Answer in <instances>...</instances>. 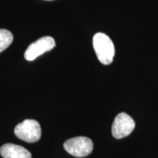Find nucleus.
Wrapping results in <instances>:
<instances>
[{
  "mask_svg": "<svg viewBox=\"0 0 158 158\" xmlns=\"http://www.w3.org/2000/svg\"><path fill=\"white\" fill-rule=\"evenodd\" d=\"M93 47L97 57L103 64H110L115 55V48L107 35L98 32L93 37Z\"/></svg>",
  "mask_w": 158,
  "mask_h": 158,
  "instance_id": "1",
  "label": "nucleus"
},
{
  "mask_svg": "<svg viewBox=\"0 0 158 158\" xmlns=\"http://www.w3.org/2000/svg\"><path fill=\"white\" fill-rule=\"evenodd\" d=\"M14 133L19 139L34 143L39 141L41 137L40 125L36 120L26 119L15 127Z\"/></svg>",
  "mask_w": 158,
  "mask_h": 158,
  "instance_id": "2",
  "label": "nucleus"
},
{
  "mask_svg": "<svg viewBox=\"0 0 158 158\" xmlns=\"http://www.w3.org/2000/svg\"><path fill=\"white\" fill-rule=\"evenodd\" d=\"M64 148L70 155L76 157L88 156L93 150V142L90 138L79 136L67 140L64 143Z\"/></svg>",
  "mask_w": 158,
  "mask_h": 158,
  "instance_id": "3",
  "label": "nucleus"
},
{
  "mask_svg": "<svg viewBox=\"0 0 158 158\" xmlns=\"http://www.w3.org/2000/svg\"><path fill=\"white\" fill-rule=\"evenodd\" d=\"M56 45L54 39L50 36L43 37L29 45L24 53V58L27 61H33L37 57L52 50Z\"/></svg>",
  "mask_w": 158,
  "mask_h": 158,
  "instance_id": "4",
  "label": "nucleus"
},
{
  "mask_svg": "<svg viewBox=\"0 0 158 158\" xmlns=\"http://www.w3.org/2000/svg\"><path fill=\"white\" fill-rule=\"evenodd\" d=\"M135 126V121L126 113H120L114 118L112 125V135L116 139L124 138L133 132Z\"/></svg>",
  "mask_w": 158,
  "mask_h": 158,
  "instance_id": "5",
  "label": "nucleus"
},
{
  "mask_svg": "<svg viewBox=\"0 0 158 158\" xmlns=\"http://www.w3.org/2000/svg\"><path fill=\"white\" fill-rule=\"evenodd\" d=\"M0 155L3 158H31V153L28 150L13 143H6L2 146Z\"/></svg>",
  "mask_w": 158,
  "mask_h": 158,
  "instance_id": "6",
  "label": "nucleus"
},
{
  "mask_svg": "<svg viewBox=\"0 0 158 158\" xmlns=\"http://www.w3.org/2000/svg\"><path fill=\"white\" fill-rule=\"evenodd\" d=\"M13 40V36L10 31L5 29H0V53L8 48Z\"/></svg>",
  "mask_w": 158,
  "mask_h": 158,
  "instance_id": "7",
  "label": "nucleus"
}]
</instances>
